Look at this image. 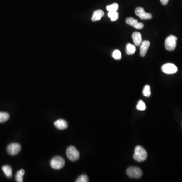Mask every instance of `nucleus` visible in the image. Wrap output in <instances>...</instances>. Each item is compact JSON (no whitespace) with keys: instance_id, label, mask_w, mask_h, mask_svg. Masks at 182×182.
<instances>
[{"instance_id":"20","label":"nucleus","mask_w":182,"mask_h":182,"mask_svg":"<svg viewBox=\"0 0 182 182\" xmlns=\"http://www.w3.org/2000/svg\"><path fill=\"white\" fill-rule=\"evenodd\" d=\"M137 109L140 111H144L146 109V105L143 100H140L139 101L137 105Z\"/></svg>"},{"instance_id":"10","label":"nucleus","mask_w":182,"mask_h":182,"mask_svg":"<svg viewBox=\"0 0 182 182\" xmlns=\"http://www.w3.org/2000/svg\"><path fill=\"white\" fill-rule=\"evenodd\" d=\"M150 45V43L149 41H143L142 42L141 45H140V54L141 57H144L146 55Z\"/></svg>"},{"instance_id":"21","label":"nucleus","mask_w":182,"mask_h":182,"mask_svg":"<svg viewBox=\"0 0 182 182\" xmlns=\"http://www.w3.org/2000/svg\"><path fill=\"white\" fill-rule=\"evenodd\" d=\"M143 95L145 97H149L151 96V89L149 85H146L144 86L143 91Z\"/></svg>"},{"instance_id":"22","label":"nucleus","mask_w":182,"mask_h":182,"mask_svg":"<svg viewBox=\"0 0 182 182\" xmlns=\"http://www.w3.org/2000/svg\"><path fill=\"white\" fill-rule=\"evenodd\" d=\"M112 57L116 60H120L121 58V54L118 50H116L113 51Z\"/></svg>"},{"instance_id":"9","label":"nucleus","mask_w":182,"mask_h":182,"mask_svg":"<svg viewBox=\"0 0 182 182\" xmlns=\"http://www.w3.org/2000/svg\"><path fill=\"white\" fill-rule=\"evenodd\" d=\"M127 24L134 27L135 28L138 29H141L143 28L144 24L143 23L139 22L138 20L133 17H128L125 20Z\"/></svg>"},{"instance_id":"1","label":"nucleus","mask_w":182,"mask_h":182,"mask_svg":"<svg viewBox=\"0 0 182 182\" xmlns=\"http://www.w3.org/2000/svg\"><path fill=\"white\" fill-rule=\"evenodd\" d=\"M133 157L138 162H143L147 158V153L143 147L138 146L135 149V153Z\"/></svg>"},{"instance_id":"18","label":"nucleus","mask_w":182,"mask_h":182,"mask_svg":"<svg viewBox=\"0 0 182 182\" xmlns=\"http://www.w3.org/2000/svg\"><path fill=\"white\" fill-rule=\"evenodd\" d=\"M108 16L111 18L112 22H115L118 19V13L117 11L109 12L108 13Z\"/></svg>"},{"instance_id":"6","label":"nucleus","mask_w":182,"mask_h":182,"mask_svg":"<svg viewBox=\"0 0 182 182\" xmlns=\"http://www.w3.org/2000/svg\"><path fill=\"white\" fill-rule=\"evenodd\" d=\"M162 72L168 75L174 74L178 71V68L173 63H166L162 65L161 67Z\"/></svg>"},{"instance_id":"12","label":"nucleus","mask_w":182,"mask_h":182,"mask_svg":"<svg viewBox=\"0 0 182 182\" xmlns=\"http://www.w3.org/2000/svg\"><path fill=\"white\" fill-rule=\"evenodd\" d=\"M132 39L135 45L137 46L141 45L142 42V38L141 33L138 32H136L133 33L132 35Z\"/></svg>"},{"instance_id":"19","label":"nucleus","mask_w":182,"mask_h":182,"mask_svg":"<svg viewBox=\"0 0 182 182\" xmlns=\"http://www.w3.org/2000/svg\"><path fill=\"white\" fill-rule=\"evenodd\" d=\"M106 9L108 12H114L117 11L118 9V5L117 3H113L111 5H108Z\"/></svg>"},{"instance_id":"11","label":"nucleus","mask_w":182,"mask_h":182,"mask_svg":"<svg viewBox=\"0 0 182 182\" xmlns=\"http://www.w3.org/2000/svg\"><path fill=\"white\" fill-rule=\"evenodd\" d=\"M54 125L59 130H64L68 127V123L65 120L59 119L55 121Z\"/></svg>"},{"instance_id":"15","label":"nucleus","mask_w":182,"mask_h":182,"mask_svg":"<svg viewBox=\"0 0 182 182\" xmlns=\"http://www.w3.org/2000/svg\"><path fill=\"white\" fill-rule=\"evenodd\" d=\"M24 174H25V171L23 169L18 171L15 175V180L16 182H22L23 181V176H24Z\"/></svg>"},{"instance_id":"13","label":"nucleus","mask_w":182,"mask_h":182,"mask_svg":"<svg viewBox=\"0 0 182 182\" xmlns=\"http://www.w3.org/2000/svg\"><path fill=\"white\" fill-rule=\"evenodd\" d=\"M104 15L103 11L101 10H98L95 11L93 13L92 17V20L93 22H96L100 20Z\"/></svg>"},{"instance_id":"5","label":"nucleus","mask_w":182,"mask_h":182,"mask_svg":"<svg viewBox=\"0 0 182 182\" xmlns=\"http://www.w3.org/2000/svg\"><path fill=\"white\" fill-rule=\"evenodd\" d=\"M128 176L132 178L139 179L142 175V171L138 167L131 166L128 168L126 170Z\"/></svg>"},{"instance_id":"16","label":"nucleus","mask_w":182,"mask_h":182,"mask_svg":"<svg viewBox=\"0 0 182 182\" xmlns=\"http://www.w3.org/2000/svg\"><path fill=\"white\" fill-rule=\"evenodd\" d=\"M136 47L131 44H128L126 46V52L128 55H133L136 52Z\"/></svg>"},{"instance_id":"23","label":"nucleus","mask_w":182,"mask_h":182,"mask_svg":"<svg viewBox=\"0 0 182 182\" xmlns=\"http://www.w3.org/2000/svg\"><path fill=\"white\" fill-rule=\"evenodd\" d=\"M76 182H89L87 175H81L76 180Z\"/></svg>"},{"instance_id":"2","label":"nucleus","mask_w":182,"mask_h":182,"mask_svg":"<svg viewBox=\"0 0 182 182\" xmlns=\"http://www.w3.org/2000/svg\"><path fill=\"white\" fill-rule=\"evenodd\" d=\"M177 37L174 35L169 36L165 41V47L167 50L172 51L174 50L177 46Z\"/></svg>"},{"instance_id":"24","label":"nucleus","mask_w":182,"mask_h":182,"mask_svg":"<svg viewBox=\"0 0 182 182\" xmlns=\"http://www.w3.org/2000/svg\"><path fill=\"white\" fill-rule=\"evenodd\" d=\"M161 3L163 5H166L168 4L169 0H160Z\"/></svg>"},{"instance_id":"7","label":"nucleus","mask_w":182,"mask_h":182,"mask_svg":"<svg viewBox=\"0 0 182 182\" xmlns=\"http://www.w3.org/2000/svg\"><path fill=\"white\" fill-rule=\"evenodd\" d=\"M135 14L137 16H139L140 18L142 20L151 19L152 18V15L151 14L145 12L142 7H137L135 10Z\"/></svg>"},{"instance_id":"3","label":"nucleus","mask_w":182,"mask_h":182,"mask_svg":"<svg viewBox=\"0 0 182 182\" xmlns=\"http://www.w3.org/2000/svg\"><path fill=\"white\" fill-rule=\"evenodd\" d=\"M65 165V160L60 156H56L52 158L50 161V166L52 169L59 170L63 168Z\"/></svg>"},{"instance_id":"14","label":"nucleus","mask_w":182,"mask_h":182,"mask_svg":"<svg viewBox=\"0 0 182 182\" xmlns=\"http://www.w3.org/2000/svg\"><path fill=\"white\" fill-rule=\"evenodd\" d=\"M4 174L7 178H10L12 176V169L9 165H5L2 167Z\"/></svg>"},{"instance_id":"17","label":"nucleus","mask_w":182,"mask_h":182,"mask_svg":"<svg viewBox=\"0 0 182 182\" xmlns=\"http://www.w3.org/2000/svg\"><path fill=\"white\" fill-rule=\"evenodd\" d=\"M9 114L6 112H0V123L7 121L9 119Z\"/></svg>"},{"instance_id":"8","label":"nucleus","mask_w":182,"mask_h":182,"mask_svg":"<svg viewBox=\"0 0 182 182\" xmlns=\"http://www.w3.org/2000/svg\"><path fill=\"white\" fill-rule=\"evenodd\" d=\"M7 152L9 155L11 156H15L18 154L21 150V146L18 143L11 144L7 147Z\"/></svg>"},{"instance_id":"4","label":"nucleus","mask_w":182,"mask_h":182,"mask_svg":"<svg viewBox=\"0 0 182 182\" xmlns=\"http://www.w3.org/2000/svg\"><path fill=\"white\" fill-rule=\"evenodd\" d=\"M66 155L70 160L76 161L80 158V153L74 146L69 147L66 150Z\"/></svg>"}]
</instances>
